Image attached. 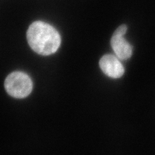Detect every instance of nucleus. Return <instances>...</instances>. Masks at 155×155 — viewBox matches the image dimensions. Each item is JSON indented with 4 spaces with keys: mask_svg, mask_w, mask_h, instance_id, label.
Returning <instances> with one entry per match:
<instances>
[{
    "mask_svg": "<svg viewBox=\"0 0 155 155\" xmlns=\"http://www.w3.org/2000/svg\"><path fill=\"white\" fill-rule=\"evenodd\" d=\"M27 38L32 49L43 56L56 52L61 44L60 34L52 26L43 21L32 23L28 27Z\"/></svg>",
    "mask_w": 155,
    "mask_h": 155,
    "instance_id": "nucleus-1",
    "label": "nucleus"
},
{
    "mask_svg": "<svg viewBox=\"0 0 155 155\" xmlns=\"http://www.w3.org/2000/svg\"><path fill=\"white\" fill-rule=\"evenodd\" d=\"M7 93L16 98H25L32 90V82L30 77L22 72L10 74L5 81Z\"/></svg>",
    "mask_w": 155,
    "mask_h": 155,
    "instance_id": "nucleus-2",
    "label": "nucleus"
},
{
    "mask_svg": "<svg viewBox=\"0 0 155 155\" xmlns=\"http://www.w3.org/2000/svg\"><path fill=\"white\" fill-rule=\"evenodd\" d=\"M127 27L125 25L120 26L113 34L110 40V45L118 59L126 60L130 58L133 53V48L126 41L124 36Z\"/></svg>",
    "mask_w": 155,
    "mask_h": 155,
    "instance_id": "nucleus-3",
    "label": "nucleus"
},
{
    "mask_svg": "<svg viewBox=\"0 0 155 155\" xmlns=\"http://www.w3.org/2000/svg\"><path fill=\"white\" fill-rule=\"evenodd\" d=\"M100 67L104 73L113 78H118L124 74V67L118 58L111 54H106L100 60Z\"/></svg>",
    "mask_w": 155,
    "mask_h": 155,
    "instance_id": "nucleus-4",
    "label": "nucleus"
}]
</instances>
